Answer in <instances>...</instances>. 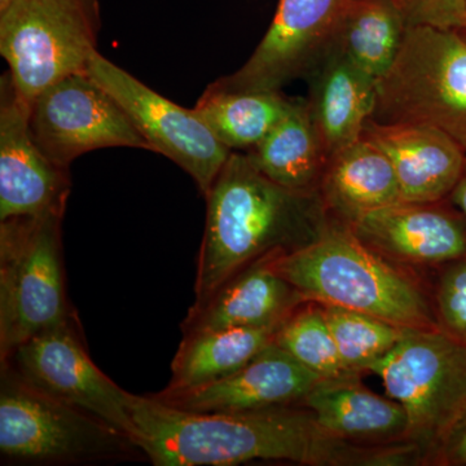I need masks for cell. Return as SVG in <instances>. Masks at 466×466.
<instances>
[{"mask_svg":"<svg viewBox=\"0 0 466 466\" xmlns=\"http://www.w3.org/2000/svg\"><path fill=\"white\" fill-rule=\"evenodd\" d=\"M130 410L137 446L156 466H233L256 460L309 466L420 465L412 444L349 443L324 431L302 404L200 413L133 394Z\"/></svg>","mask_w":466,"mask_h":466,"instance_id":"1","label":"cell"},{"mask_svg":"<svg viewBox=\"0 0 466 466\" xmlns=\"http://www.w3.org/2000/svg\"><path fill=\"white\" fill-rule=\"evenodd\" d=\"M205 198L207 223L192 306L202 305L248 266L309 247L332 223L319 193L279 186L248 153L235 150Z\"/></svg>","mask_w":466,"mask_h":466,"instance_id":"2","label":"cell"},{"mask_svg":"<svg viewBox=\"0 0 466 466\" xmlns=\"http://www.w3.org/2000/svg\"><path fill=\"white\" fill-rule=\"evenodd\" d=\"M271 265L306 300L355 309L407 329H440L429 275L383 258L336 220L314 244L274 257Z\"/></svg>","mask_w":466,"mask_h":466,"instance_id":"3","label":"cell"},{"mask_svg":"<svg viewBox=\"0 0 466 466\" xmlns=\"http://www.w3.org/2000/svg\"><path fill=\"white\" fill-rule=\"evenodd\" d=\"M0 370L3 460L15 464L70 465L146 458L142 449L118 429L33 388L11 368Z\"/></svg>","mask_w":466,"mask_h":466,"instance_id":"4","label":"cell"},{"mask_svg":"<svg viewBox=\"0 0 466 466\" xmlns=\"http://www.w3.org/2000/svg\"><path fill=\"white\" fill-rule=\"evenodd\" d=\"M373 119L440 128L466 150V39L456 29L408 27L397 60L377 81Z\"/></svg>","mask_w":466,"mask_h":466,"instance_id":"5","label":"cell"},{"mask_svg":"<svg viewBox=\"0 0 466 466\" xmlns=\"http://www.w3.org/2000/svg\"><path fill=\"white\" fill-rule=\"evenodd\" d=\"M61 216L0 222V360L76 317L66 296Z\"/></svg>","mask_w":466,"mask_h":466,"instance_id":"6","label":"cell"},{"mask_svg":"<svg viewBox=\"0 0 466 466\" xmlns=\"http://www.w3.org/2000/svg\"><path fill=\"white\" fill-rule=\"evenodd\" d=\"M372 373L404 408L422 465L466 415V342L441 329H408Z\"/></svg>","mask_w":466,"mask_h":466,"instance_id":"7","label":"cell"},{"mask_svg":"<svg viewBox=\"0 0 466 466\" xmlns=\"http://www.w3.org/2000/svg\"><path fill=\"white\" fill-rule=\"evenodd\" d=\"M99 30V0H9L0 8V54L17 94L29 104L86 72Z\"/></svg>","mask_w":466,"mask_h":466,"instance_id":"8","label":"cell"},{"mask_svg":"<svg viewBox=\"0 0 466 466\" xmlns=\"http://www.w3.org/2000/svg\"><path fill=\"white\" fill-rule=\"evenodd\" d=\"M0 363L33 388L96 416L137 443L130 410L133 394L92 361L76 317L27 339Z\"/></svg>","mask_w":466,"mask_h":466,"instance_id":"9","label":"cell"},{"mask_svg":"<svg viewBox=\"0 0 466 466\" xmlns=\"http://www.w3.org/2000/svg\"><path fill=\"white\" fill-rule=\"evenodd\" d=\"M86 73L125 110L149 149L182 167L207 195L232 150L217 139L196 110L153 91L97 51Z\"/></svg>","mask_w":466,"mask_h":466,"instance_id":"10","label":"cell"},{"mask_svg":"<svg viewBox=\"0 0 466 466\" xmlns=\"http://www.w3.org/2000/svg\"><path fill=\"white\" fill-rule=\"evenodd\" d=\"M29 125L39 148L64 168L92 150H150L125 110L86 72L55 82L30 101Z\"/></svg>","mask_w":466,"mask_h":466,"instance_id":"11","label":"cell"},{"mask_svg":"<svg viewBox=\"0 0 466 466\" xmlns=\"http://www.w3.org/2000/svg\"><path fill=\"white\" fill-rule=\"evenodd\" d=\"M349 0H280L271 26L249 60L218 79L223 91H280L306 78L333 42Z\"/></svg>","mask_w":466,"mask_h":466,"instance_id":"12","label":"cell"},{"mask_svg":"<svg viewBox=\"0 0 466 466\" xmlns=\"http://www.w3.org/2000/svg\"><path fill=\"white\" fill-rule=\"evenodd\" d=\"M69 192V171L51 161L34 140L29 104L7 73L0 79V222L64 217Z\"/></svg>","mask_w":466,"mask_h":466,"instance_id":"13","label":"cell"},{"mask_svg":"<svg viewBox=\"0 0 466 466\" xmlns=\"http://www.w3.org/2000/svg\"><path fill=\"white\" fill-rule=\"evenodd\" d=\"M348 227L379 256L422 275L466 256V217L450 198L397 202Z\"/></svg>","mask_w":466,"mask_h":466,"instance_id":"14","label":"cell"},{"mask_svg":"<svg viewBox=\"0 0 466 466\" xmlns=\"http://www.w3.org/2000/svg\"><path fill=\"white\" fill-rule=\"evenodd\" d=\"M320 377L272 343L240 370L200 388L150 395L177 410L200 413H238L299 406Z\"/></svg>","mask_w":466,"mask_h":466,"instance_id":"15","label":"cell"},{"mask_svg":"<svg viewBox=\"0 0 466 466\" xmlns=\"http://www.w3.org/2000/svg\"><path fill=\"white\" fill-rule=\"evenodd\" d=\"M361 137L390 159L403 201L447 200L464 173L466 150L434 126L370 118Z\"/></svg>","mask_w":466,"mask_h":466,"instance_id":"16","label":"cell"},{"mask_svg":"<svg viewBox=\"0 0 466 466\" xmlns=\"http://www.w3.org/2000/svg\"><path fill=\"white\" fill-rule=\"evenodd\" d=\"M308 106L328 158L360 139L376 108L377 81L332 45L306 76Z\"/></svg>","mask_w":466,"mask_h":466,"instance_id":"17","label":"cell"},{"mask_svg":"<svg viewBox=\"0 0 466 466\" xmlns=\"http://www.w3.org/2000/svg\"><path fill=\"white\" fill-rule=\"evenodd\" d=\"M302 406L314 413L324 431L349 443L372 447L410 444L404 408L390 397L370 391L360 376L319 380Z\"/></svg>","mask_w":466,"mask_h":466,"instance_id":"18","label":"cell"},{"mask_svg":"<svg viewBox=\"0 0 466 466\" xmlns=\"http://www.w3.org/2000/svg\"><path fill=\"white\" fill-rule=\"evenodd\" d=\"M303 302L302 294L275 271L271 258L258 260L226 281L202 305L191 306L182 323L183 336L283 323Z\"/></svg>","mask_w":466,"mask_h":466,"instance_id":"19","label":"cell"},{"mask_svg":"<svg viewBox=\"0 0 466 466\" xmlns=\"http://www.w3.org/2000/svg\"><path fill=\"white\" fill-rule=\"evenodd\" d=\"M319 195L330 219L346 226L364 214L403 201L390 159L364 137L328 158Z\"/></svg>","mask_w":466,"mask_h":466,"instance_id":"20","label":"cell"},{"mask_svg":"<svg viewBox=\"0 0 466 466\" xmlns=\"http://www.w3.org/2000/svg\"><path fill=\"white\" fill-rule=\"evenodd\" d=\"M281 324L207 330L183 336L165 391L200 388L240 370L275 343Z\"/></svg>","mask_w":466,"mask_h":466,"instance_id":"21","label":"cell"},{"mask_svg":"<svg viewBox=\"0 0 466 466\" xmlns=\"http://www.w3.org/2000/svg\"><path fill=\"white\" fill-rule=\"evenodd\" d=\"M248 155L279 186L294 192L319 193L328 155L308 101L297 99L290 112Z\"/></svg>","mask_w":466,"mask_h":466,"instance_id":"22","label":"cell"},{"mask_svg":"<svg viewBox=\"0 0 466 466\" xmlns=\"http://www.w3.org/2000/svg\"><path fill=\"white\" fill-rule=\"evenodd\" d=\"M294 103L280 91H223L210 86L193 109L233 152L258 146Z\"/></svg>","mask_w":466,"mask_h":466,"instance_id":"23","label":"cell"},{"mask_svg":"<svg viewBox=\"0 0 466 466\" xmlns=\"http://www.w3.org/2000/svg\"><path fill=\"white\" fill-rule=\"evenodd\" d=\"M407 29L395 0H349L333 41L361 70L379 81L397 60Z\"/></svg>","mask_w":466,"mask_h":466,"instance_id":"24","label":"cell"},{"mask_svg":"<svg viewBox=\"0 0 466 466\" xmlns=\"http://www.w3.org/2000/svg\"><path fill=\"white\" fill-rule=\"evenodd\" d=\"M324 308L343 366L354 375L370 373L376 363L390 354L408 330L355 309L330 305Z\"/></svg>","mask_w":466,"mask_h":466,"instance_id":"25","label":"cell"},{"mask_svg":"<svg viewBox=\"0 0 466 466\" xmlns=\"http://www.w3.org/2000/svg\"><path fill=\"white\" fill-rule=\"evenodd\" d=\"M275 342L320 380L358 376L343 366L321 303H300L281 324Z\"/></svg>","mask_w":466,"mask_h":466,"instance_id":"26","label":"cell"},{"mask_svg":"<svg viewBox=\"0 0 466 466\" xmlns=\"http://www.w3.org/2000/svg\"><path fill=\"white\" fill-rule=\"evenodd\" d=\"M429 283L438 328L466 342V256L433 269Z\"/></svg>","mask_w":466,"mask_h":466,"instance_id":"27","label":"cell"},{"mask_svg":"<svg viewBox=\"0 0 466 466\" xmlns=\"http://www.w3.org/2000/svg\"><path fill=\"white\" fill-rule=\"evenodd\" d=\"M407 26L460 29L466 23V0H395Z\"/></svg>","mask_w":466,"mask_h":466,"instance_id":"28","label":"cell"},{"mask_svg":"<svg viewBox=\"0 0 466 466\" xmlns=\"http://www.w3.org/2000/svg\"><path fill=\"white\" fill-rule=\"evenodd\" d=\"M428 465L466 466V415L434 451Z\"/></svg>","mask_w":466,"mask_h":466,"instance_id":"29","label":"cell"},{"mask_svg":"<svg viewBox=\"0 0 466 466\" xmlns=\"http://www.w3.org/2000/svg\"><path fill=\"white\" fill-rule=\"evenodd\" d=\"M450 200L452 201V204L466 217V165L464 173H462L461 177H460L458 186H456L453 192L451 193Z\"/></svg>","mask_w":466,"mask_h":466,"instance_id":"30","label":"cell"},{"mask_svg":"<svg viewBox=\"0 0 466 466\" xmlns=\"http://www.w3.org/2000/svg\"><path fill=\"white\" fill-rule=\"evenodd\" d=\"M460 34H461L462 36L466 39V23L465 25L462 27H460V29H456Z\"/></svg>","mask_w":466,"mask_h":466,"instance_id":"31","label":"cell"},{"mask_svg":"<svg viewBox=\"0 0 466 466\" xmlns=\"http://www.w3.org/2000/svg\"><path fill=\"white\" fill-rule=\"evenodd\" d=\"M8 2L9 0H0V8L5 7V5H7Z\"/></svg>","mask_w":466,"mask_h":466,"instance_id":"32","label":"cell"}]
</instances>
